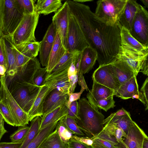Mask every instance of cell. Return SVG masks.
Instances as JSON below:
<instances>
[{"instance_id": "6da1fadb", "label": "cell", "mask_w": 148, "mask_h": 148, "mask_svg": "<svg viewBox=\"0 0 148 148\" xmlns=\"http://www.w3.org/2000/svg\"><path fill=\"white\" fill-rule=\"evenodd\" d=\"M66 1L70 13L78 24L89 46L97 53L99 66L116 61L121 45V27L118 24L112 25L106 23L88 5L73 0Z\"/></svg>"}, {"instance_id": "7a4b0ae2", "label": "cell", "mask_w": 148, "mask_h": 148, "mask_svg": "<svg viewBox=\"0 0 148 148\" xmlns=\"http://www.w3.org/2000/svg\"><path fill=\"white\" fill-rule=\"evenodd\" d=\"M78 118L75 120L77 125L85 134L92 138L103 129L104 116L85 98L78 100Z\"/></svg>"}, {"instance_id": "3957f363", "label": "cell", "mask_w": 148, "mask_h": 148, "mask_svg": "<svg viewBox=\"0 0 148 148\" xmlns=\"http://www.w3.org/2000/svg\"><path fill=\"white\" fill-rule=\"evenodd\" d=\"M39 17V14L36 12L24 14L20 24L11 36L15 46L25 42L36 41L35 32Z\"/></svg>"}, {"instance_id": "277c9868", "label": "cell", "mask_w": 148, "mask_h": 148, "mask_svg": "<svg viewBox=\"0 0 148 148\" xmlns=\"http://www.w3.org/2000/svg\"><path fill=\"white\" fill-rule=\"evenodd\" d=\"M127 0H99L95 14L109 24H118Z\"/></svg>"}, {"instance_id": "5b68a950", "label": "cell", "mask_w": 148, "mask_h": 148, "mask_svg": "<svg viewBox=\"0 0 148 148\" xmlns=\"http://www.w3.org/2000/svg\"><path fill=\"white\" fill-rule=\"evenodd\" d=\"M0 100L7 106L12 116L14 126H25L29 121L27 114L20 107L8 89L5 75L0 76Z\"/></svg>"}, {"instance_id": "8992f818", "label": "cell", "mask_w": 148, "mask_h": 148, "mask_svg": "<svg viewBox=\"0 0 148 148\" xmlns=\"http://www.w3.org/2000/svg\"><path fill=\"white\" fill-rule=\"evenodd\" d=\"M41 88L25 83L16 85L9 90L20 107L27 114L32 107Z\"/></svg>"}, {"instance_id": "52a82bcc", "label": "cell", "mask_w": 148, "mask_h": 148, "mask_svg": "<svg viewBox=\"0 0 148 148\" xmlns=\"http://www.w3.org/2000/svg\"><path fill=\"white\" fill-rule=\"evenodd\" d=\"M24 15L16 0H4L3 35L11 36Z\"/></svg>"}, {"instance_id": "ba28073f", "label": "cell", "mask_w": 148, "mask_h": 148, "mask_svg": "<svg viewBox=\"0 0 148 148\" xmlns=\"http://www.w3.org/2000/svg\"><path fill=\"white\" fill-rule=\"evenodd\" d=\"M40 67L39 60L36 57L33 58L24 65L17 68L14 76L5 77L9 90L15 85L19 84L27 83L34 84L33 81L34 75L37 70Z\"/></svg>"}, {"instance_id": "9c48e42d", "label": "cell", "mask_w": 148, "mask_h": 148, "mask_svg": "<svg viewBox=\"0 0 148 148\" xmlns=\"http://www.w3.org/2000/svg\"><path fill=\"white\" fill-rule=\"evenodd\" d=\"M148 53H136L120 45L117 59L125 62L133 70L136 76L140 71L148 76Z\"/></svg>"}, {"instance_id": "30bf717a", "label": "cell", "mask_w": 148, "mask_h": 148, "mask_svg": "<svg viewBox=\"0 0 148 148\" xmlns=\"http://www.w3.org/2000/svg\"><path fill=\"white\" fill-rule=\"evenodd\" d=\"M130 32L142 45L148 47V13L140 4Z\"/></svg>"}, {"instance_id": "8fae6325", "label": "cell", "mask_w": 148, "mask_h": 148, "mask_svg": "<svg viewBox=\"0 0 148 148\" xmlns=\"http://www.w3.org/2000/svg\"><path fill=\"white\" fill-rule=\"evenodd\" d=\"M89 46L77 23L70 13L65 49L69 52L82 51Z\"/></svg>"}, {"instance_id": "7c38bea8", "label": "cell", "mask_w": 148, "mask_h": 148, "mask_svg": "<svg viewBox=\"0 0 148 148\" xmlns=\"http://www.w3.org/2000/svg\"><path fill=\"white\" fill-rule=\"evenodd\" d=\"M69 14V6L66 1L52 17V23L65 47L67 40Z\"/></svg>"}, {"instance_id": "4fadbf2b", "label": "cell", "mask_w": 148, "mask_h": 148, "mask_svg": "<svg viewBox=\"0 0 148 148\" xmlns=\"http://www.w3.org/2000/svg\"><path fill=\"white\" fill-rule=\"evenodd\" d=\"M56 33L55 27L52 23L40 42L39 56L40 63L43 66L46 67L47 66L49 54L55 40Z\"/></svg>"}, {"instance_id": "5bb4252c", "label": "cell", "mask_w": 148, "mask_h": 148, "mask_svg": "<svg viewBox=\"0 0 148 148\" xmlns=\"http://www.w3.org/2000/svg\"><path fill=\"white\" fill-rule=\"evenodd\" d=\"M126 134V137L123 138V144L117 148H142L144 139L147 136L134 121L129 127Z\"/></svg>"}, {"instance_id": "9a60e30c", "label": "cell", "mask_w": 148, "mask_h": 148, "mask_svg": "<svg viewBox=\"0 0 148 148\" xmlns=\"http://www.w3.org/2000/svg\"><path fill=\"white\" fill-rule=\"evenodd\" d=\"M93 80L114 91H116L120 85L116 78L108 69L107 65L99 66L94 71Z\"/></svg>"}, {"instance_id": "2e32d148", "label": "cell", "mask_w": 148, "mask_h": 148, "mask_svg": "<svg viewBox=\"0 0 148 148\" xmlns=\"http://www.w3.org/2000/svg\"><path fill=\"white\" fill-rule=\"evenodd\" d=\"M107 66L118 81L120 86L136 75L128 65L120 59H118L114 62Z\"/></svg>"}, {"instance_id": "e0dca14e", "label": "cell", "mask_w": 148, "mask_h": 148, "mask_svg": "<svg viewBox=\"0 0 148 148\" xmlns=\"http://www.w3.org/2000/svg\"><path fill=\"white\" fill-rule=\"evenodd\" d=\"M68 98V94L56 89L51 91L46 97L43 106V115L47 114L56 108L65 105Z\"/></svg>"}, {"instance_id": "ac0fdd59", "label": "cell", "mask_w": 148, "mask_h": 148, "mask_svg": "<svg viewBox=\"0 0 148 148\" xmlns=\"http://www.w3.org/2000/svg\"><path fill=\"white\" fill-rule=\"evenodd\" d=\"M68 69L56 75L47 76L45 85L48 86L51 91L56 89L61 92L68 94L70 84L68 75Z\"/></svg>"}, {"instance_id": "d6986e66", "label": "cell", "mask_w": 148, "mask_h": 148, "mask_svg": "<svg viewBox=\"0 0 148 148\" xmlns=\"http://www.w3.org/2000/svg\"><path fill=\"white\" fill-rule=\"evenodd\" d=\"M1 38L3 44L7 61V68L5 77H12L16 73L15 46L12 42L11 36L3 35Z\"/></svg>"}, {"instance_id": "ffe728a7", "label": "cell", "mask_w": 148, "mask_h": 148, "mask_svg": "<svg viewBox=\"0 0 148 148\" xmlns=\"http://www.w3.org/2000/svg\"><path fill=\"white\" fill-rule=\"evenodd\" d=\"M120 37L121 46L136 53H148V47L138 42L131 35L129 31L123 27L121 28Z\"/></svg>"}, {"instance_id": "44dd1931", "label": "cell", "mask_w": 148, "mask_h": 148, "mask_svg": "<svg viewBox=\"0 0 148 148\" xmlns=\"http://www.w3.org/2000/svg\"><path fill=\"white\" fill-rule=\"evenodd\" d=\"M66 50L60 35L56 31L54 42L49 54L47 68V73L50 72L65 54Z\"/></svg>"}, {"instance_id": "7402d4cb", "label": "cell", "mask_w": 148, "mask_h": 148, "mask_svg": "<svg viewBox=\"0 0 148 148\" xmlns=\"http://www.w3.org/2000/svg\"><path fill=\"white\" fill-rule=\"evenodd\" d=\"M139 5L136 0H127L123 12L118 22L121 27H123L130 31Z\"/></svg>"}, {"instance_id": "603a6c76", "label": "cell", "mask_w": 148, "mask_h": 148, "mask_svg": "<svg viewBox=\"0 0 148 148\" xmlns=\"http://www.w3.org/2000/svg\"><path fill=\"white\" fill-rule=\"evenodd\" d=\"M139 94L136 76L135 75L121 85L118 89L115 92L114 95L123 99H127L132 98L135 95L139 96Z\"/></svg>"}, {"instance_id": "cb8c5ba5", "label": "cell", "mask_w": 148, "mask_h": 148, "mask_svg": "<svg viewBox=\"0 0 148 148\" xmlns=\"http://www.w3.org/2000/svg\"><path fill=\"white\" fill-rule=\"evenodd\" d=\"M98 58L96 51L89 46L81 52L80 72L83 74L88 73L93 68Z\"/></svg>"}, {"instance_id": "d4e9b609", "label": "cell", "mask_w": 148, "mask_h": 148, "mask_svg": "<svg viewBox=\"0 0 148 148\" xmlns=\"http://www.w3.org/2000/svg\"><path fill=\"white\" fill-rule=\"evenodd\" d=\"M50 91L48 86L44 85L41 87L32 107L27 113L29 121L37 116H42L43 104L46 97Z\"/></svg>"}, {"instance_id": "484cf974", "label": "cell", "mask_w": 148, "mask_h": 148, "mask_svg": "<svg viewBox=\"0 0 148 148\" xmlns=\"http://www.w3.org/2000/svg\"><path fill=\"white\" fill-rule=\"evenodd\" d=\"M115 91L93 80L92 89L86 96L88 101L106 99L114 95Z\"/></svg>"}, {"instance_id": "4316f807", "label": "cell", "mask_w": 148, "mask_h": 148, "mask_svg": "<svg viewBox=\"0 0 148 148\" xmlns=\"http://www.w3.org/2000/svg\"><path fill=\"white\" fill-rule=\"evenodd\" d=\"M60 0H38L35 5V12L45 15L56 12L62 6Z\"/></svg>"}, {"instance_id": "83f0119b", "label": "cell", "mask_w": 148, "mask_h": 148, "mask_svg": "<svg viewBox=\"0 0 148 148\" xmlns=\"http://www.w3.org/2000/svg\"><path fill=\"white\" fill-rule=\"evenodd\" d=\"M129 112L125 115L122 116H117L114 113H112L103 121L105 123L114 125L123 130L127 134L129 127L133 122Z\"/></svg>"}, {"instance_id": "f1b7e54d", "label": "cell", "mask_w": 148, "mask_h": 148, "mask_svg": "<svg viewBox=\"0 0 148 148\" xmlns=\"http://www.w3.org/2000/svg\"><path fill=\"white\" fill-rule=\"evenodd\" d=\"M67 110V108L64 105L58 107L47 114L43 115L41 118L40 130L49 123L59 121L66 116L68 114Z\"/></svg>"}, {"instance_id": "f546056e", "label": "cell", "mask_w": 148, "mask_h": 148, "mask_svg": "<svg viewBox=\"0 0 148 148\" xmlns=\"http://www.w3.org/2000/svg\"><path fill=\"white\" fill-rule=\"evenodd\" d=\"M79 52L81 51H75L72 52H69L66 51V53L53 69L50 72L47 73V76L56 75L68 69L72 62L74 57Z\"/></svg>"}, {"instance_id": "4dcf8cb0", "label": "cell", "mask_w": 148, "mask_h": 148, "mask_svg": "<svg viewBox=\"0 0 148 148\" xmlns=\"http://www.w3.org/2000/svg\"><path fill=\"white\" fill-rule=\"evenodd\" d=\"M58 121L52 122L40 130L36 138L25 148H38L44 140L53 132Z\"/></svg>"}, {"instance_id": "1f68e13d", "label": "cell", "mask_w": 148, "mask_h": 148, "mask_svg": "<svg viewBox=\"0 0 148 148\" xmlns=\"http://www.w3.org/2000/svg\"><path fill=\"white\" fill-rule=\"evenodd\" d=\"M38 148H68L55 130L42 143Z\"/></svg>"}, {"instance_id": "d6a6232c", "label": "cell", "mask_w": 148, "mask_h": 148, "mask_svg": "<svg viewBox=\"0 0 148 148\" xmlns=\"http://www.w3.org/2000/svg\"><path fill=\"white\" fill-rule=\"evenodd\" d=\"M41 117L38 116L32 121L27 136L20 148H25L38 135L40 130Z\"/></svg>"}, {"instance_id": "836d02e7", "label": "cell", "mask_w": 148, "mask_h": 148, "mask_svg": "<svg viewBox=\"0 0 148 148\" xmlns=\"http://www.w3.org/2000/svg\"><path fill=\"white\" fill-rule=\"evenodd\" d=\"M40 43V42L36 41L26 42L15 47L21 53L33 58L36 57L38 54Z\"/></svg>"}, {"instance_id": "e575fe53", "label": "cell", "mask_w": 148, "mask_h": 148, "mask_svg": "<svg viewBox=\"0 0 148 148\" xmlns=\"http://www.w3.org/2000/svg\"><path fill=\"white\" fill-rule=\"evenodd\" d=\"M103 129L111 136L116 138L118 143V144L115 145L116 147L123 144L122 138L126 137L127 134L123 130L114 125L108 123L104 124Z\"/></svg>"}, {"instance_id": "d590c367", "label": "cell", "mask_w": 148, "mask_h": 148, "mask_svg": "<svg viewBox=\"0 0 148 148\" xmlns=\"http://www.w3.org/2000/svg\"><path fill=\"white\" fill-rule=\"evenodd\" d=\"M113 97L96 101H88L91 106L96 109H102L107 112L108 110L113 108L115 106V102L113 99Z\"/></svg>"}, {"instance_id": "8d00e7d4", "label": "cell", "mask_w": 148, "mask_h": 148, "mask_svg": "<svg viewBox=\"0 0 148 148\" xmlns=\"http://www.w3.org/2000/svg\"><path fill=\"white\" fill-rule=\"evenodd\" d=\"M55 128L61 140L67 145L74 134L60 120L58 122Z\"/></svg>"}, {"instance_id": "74e56055", "label": "cell", "mask_w": 148, "mask_h": 148, "mask_svg": "<svg viewBox=\"0 0 148 148\" xmlns=\"http://www.w3.org/2000/svg\"><path fill=\"white\" fill-rule=\"evenodd\" d=\"M74 134L84 136L85 134L78 127L76 120L67 115L60 120Z\"/></svg>"}, {"instance_id": "f35d334b", "label": "cell", "mask_w": 148, "mask_h": 148, "mask_svg": "<svg viewBox=\"0 0 148 148\" xmlns=\"http://www.w3.org/2000/svg\"><path fill=\"white\" fill-rule=\"evenodd\" d=\"M18 130L11 134L10 138L11 142L14 143H23L28 132L29 127L20 126Z\"/></svg>"}, {"instance_id": "ab89813d", "label": "cell", "mask_w": 148, "mask_h": 148, "mask_svg": "<svg viewBox=\"0 0 148 148\" xmlns=\"http://www.w3.org/2000/svg\"><path fill=\"white\" fill-rule=\"evenodd\" d=\"M47 68L40 67L36 72L33 79L34 84L39 87L45 85V79L47 75Z\"/></svg>"}, {"instance_id": "60d3db41", "label": "cell", "mask_w": 148, "mask_h": 148, "mask_svg": "<svg viewBox=\"0 0 148 148\" xmlns=\"http://www.w3.org/2000/svg\"><path fill=\"white\" fill-rule=\"evenodd\" d=\"M24 14H31L35 12V1L33 0H16Z\"/></svg>"}, {"instance_id": "b9f144b4", "label": "cell", "mask_w": 148, "mask_h": 148, "mask_svg": "<svg viewBox=\"0 0 148 148\" xmlns=\"http://www.w3.org/2000/svg\"><path fill=\"white\" fill-rule=\"evenodd\" d=\"M145 107V110L148 109V78L147 77L139 91L138 99Z\"/></svg>"}, {"instance_id": "7bdbcfd3", "label": "cell", "mask_w": 148, "mask_h": 148, "mask_svg": "<svg viewBox=\"0 0 148 148\" xmlns=\"http://www.w3.org/2000/svg\"><path fill=\"white\" fill-rule=\"evenodd\" d=\"M0 113L4 121L7 124L14 126V119L11 113L5 104L0 100Z\"/></svg>"}, {"instance_id": "ee69618b", "label": "cell", "mask_w": 148, "mask_h": 148, "mask_svg": "<svg viewBox=\"0 0 148 148\" xmlns=\"http://www.w3.org/2000/svg\"><path fill=\"white\" fill-rule=\"evenodd\" d=\"M92 138L93 141L92 148H117L115 145L106 140L97 137Z\"/></svg>"}, {"instance_id": "f6af8a7d", "label": "cell", "mask_w": 148, "mask_h": 148, "mask_svg": "<svg viewBox=\"0 0 148 148\" xmlns=\"http://www.w3.org/2000/svg\"><path fill=\"white\" fill-rule=\"evenodd\" d=\"M15 47L16 49L15 66L16 72L17 68L24 65L32 58L21 53Z\"/></svg>"}, {"instance_id": "bcb514c9", "label": "cell", "mask_w": 148, "mask_h": 148, "mask_svg": "<svg viewBox=\"0 0 148 148\" xmlns=\"http://www.w3.org/2000/svg\"><path fill=\"white\" fill-rule=\"evenodd\" d=\"M93 137H97L106 140L115 145L118 144L116 138L110 135L103 129L97 135L92 138Z\"/></svg>"}, {"instance_id": "7dc6e473", "label": "cell", "mask_w": 148, "mask_h": 148, "mask_svg": "<svg viewBox=\"0 0 148 148\" xmlns=\"http://www.w3.org/2000/svg\"><path fill=\"white\" fill-rule=\"evenodd\" d=\"M67 108V116L75 120L78 119V103L77 100L72 102Z\"/></svg>"}, {"instance_id": "c3c4849f", "label": "cell", "mask_w": 148, "mask_h": 148, "mask_svg": "<svg viewBox=\"0 0 148 148\" xmlns=\"http://www.w3.org/2000/svg\"><path fill=\"white\" fill-rule=\"evenodd\" d=\"M72 138L76 141L88 146L91 147L93 142V139L88 136H78L74 135L73 136Z\"/></svg>"}, {"instance_id": "681fc988", "label": "cell", "mask_w": 148, "mask_h": 148, "mask_svg": "<svg viewBox=\"0 0 148 148\" xmlns=\"http://www.w3.org/2000/svg\"><path fill=\"white\" fill-rule=\"evenodd\" d=\"M0 65L4 66L7 69V64L5 52L3 44L1 38H0Z\"/></svg>"}, {"instance_id": "f907efd6", "label": "cell", "mask_w": 148, "mask_h": 148, "mask_svg": "<svg viewBox=\"0 0 148 148\" xmlns=\"http://www.w3.org/2000/svg\"><path fill=\"white\" fill-rule=\"evenodd\" d=\"M79 76L77 74L68 76L70 84L69 93L74 92L78 81Z\"/></svg>"}, {"instance_id": "816d5d0a", "label": "cell", "mask_w": 148, "mask_h": 148, "mask_svg": "<svg viewBox=\"0 0 148 148\" xmlns=\"http://www.w3.org/2000/svg\"><path fill=\"white\" fill-rule=\"evenodd\" d=\"M82 94L80 92L75 93H69L68 100L65 106L67 108H69L72 102L75 101H77L80 99V97Z\"/></svg>"}, {"instance_id": "f5cc1de1", "label": "cell", "mask_w": 148, "mask_h": 148, "mask_svg": "<svg viewBox=\"0 0 148 148\" xmlns=\"http://www.w3.org/2000/svg\"><path fill=\"white\" fill-rule=\"evenodd\" d=\"M68 148H92L79 142L71 138L67 145Z\"/></svg>"}, {"instance_id": "db71d44e", "label": "cell", "mask_w": 148, "mask_h": 148, "mask_svg": "<svg viewBox=\"0 0 148 148\" xmlns=\"http://www.w3.org/2000/svg\"><path fill=\"white\" fill-rule=\"evenodd\" d=\"M4 8V0H0V38L3 35V12Z\"/></svg>"}, {"instance_id": "11a10c76", "label": "cell", "mask_w": 148, "mask_h": 148, "mask_svg": "<svg viewBox=\"0 0 148 148\" xmlns=\"http://www.w3.org/2000/svg\"><path fill=\"white\" fill-rule=\"evenodd\" d=\"M78 82L79 85L81 87L80 92L81 93H82L85 90L87 91L89 90L83 74L81 72H79Z\"/></svg>"}, {"instance_id": "9f6ffc18", "label": "cell", "mask_w": 148, "mask_h": 148, "mask_svg": "<svg viewBox=\"0 0 148 148\" xmlns=\"http://www.w3.org/2000/svg\"><path fill=\"white\" fill-rule=\"evenodd\" d=\"M23 143L1 142L0 148H20Z\"/></svg>"}, {"instance_id": "6f0895ef", "label": "cell", "mask_w": 148, "mask_h": 148, "mask_svg": "<svg viewBox=\"0 0 148 148\" xmlns=\"http://www.w3.org/2000/svg\"><path fill=\"white\" fill-rule=\"evenodd\" d=\"M74 58L73 59L72 62L68 69V76H70L77 74L76 69V61L75 60Z\"/></svg>"}, {"instance_id": "680465c9", "label": "cell", "mask_w": 148, "mask_h": 148, "mask_svg": "<svg viewBox=\"0 0 148 148\" xmlns=\"http://www.w3.org/2000/svg\"><path fill=\"white\" fill-rule=\"evenodd\" d=\"M128 112L122 108L121 109L114 112V114L117 116H122L126 114Z\"/></svg>"}, {"instance_id": "91938a15", "label": "cell", "mask_w": 148, "mask_h": 148, "mask_svg": "<svg viewBox=\"0 0 148 148\" xmlns=\"http://www.w3.org/2000/svg\"><path fill=\"white\" fill-rule=\"evenodd\" d=\"M7 69L4 66L0 65V76H3L5 75Z\"/></svg>"}, {"instance_id": "94428289", "label": "cell", "mask_w": 148, "mask_h": 148, "mask_svg": "<svg viewBox=\"0 0 148 148\" xmlns=\"http://www.w3.org/2000/svg\"><path fill=\"white\" fill-rule=\"evenodd\" d=\"M7 132L4 127L0 126V140L5 134Z\"/></svg>"}, {"instance_id": "6125c7cd", "label": "cell", "mask_w": 148, "mask_h": 148, "mask_svg": "<svg viewBox=\"0 0 148 148\" xmlns=\"http://www.w3.org/2000/svg\"><path fill=\"white\" fill-rule=\"evenodd\" d=\"M142 148H148V138L145 137L143 140Z\"/></svg>"}, {"instance_id": "be15d7a7", "label": "cell", "mask_w": 148, "mask_h": 148, "mask_svg": "<svg viewBox=\"0 0 148 148\" xmlns=\"http://www.w3.org/2000/svg\"><path fill=\"white\" fill-rule=\"evenodd\" d=\"M4 120L3 118L0 113V126L4 127Z\"/></svg>"}, {"instance_id": "e7e4bbea", "label": "cell", "mask_w": 148, "mask_h": 148, "mask_svg": "<svg viewBox=\"0 0 148 148\" xmlns=\"http://www.w3.org/2000/svg\"><path fill=\"white\" fill-rule=\"evenodd\" d=\"M74 1L79 3H84L87 2H90L92 1L93 0H73Z\"/></svg>"}, {"instance_id": "03108f58", "label": "cell", "mask_w": 148, "mask_h": 148, "mask_svg": "<svg viewBox=\"0 0 148 148\" xmlns=\"http://www.w3.org/2000/svg\"><path fill=\"white\" fill-rule=\"evenodd\" d=\"M140 1L144 4L146 7L148 8V0H141Z\"/></svg>"}, {"instance_id": "003e7915", "label": "cell", "mask_w": 148, "mask_h": 148, "mask_svg": "<svg viewBox=\"0 0 148 148\" xmlns=\"http://www.w3.org/2000/svg\"></svg>"}]
</instances>
